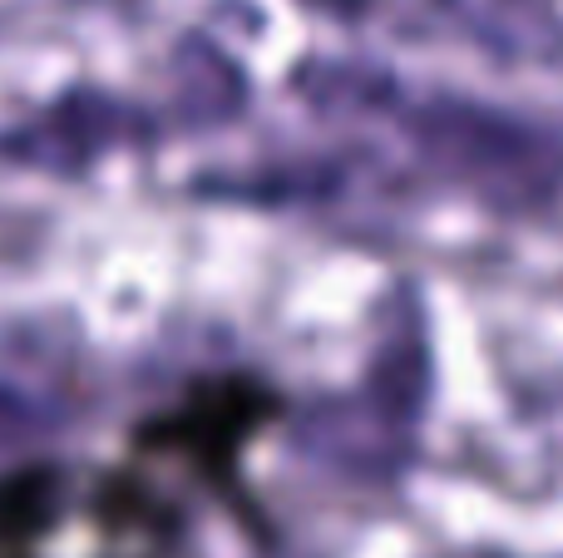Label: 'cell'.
<instances>
[{
    "label": "cell",
    "instance_id": "6da1fadb",
    "mask_svg": "<svg viewBox=\"0 0 563 558\" xmlns=\"http://www.w3.org/2000/svg\"><path fill=\"white\" fill-rule=\"evenodd\" d=\"M55 529V475L0 480V558H40Z\"/></svg>",
    "mask_w": 563,
    "mask_h": 558
}]
</instances>
